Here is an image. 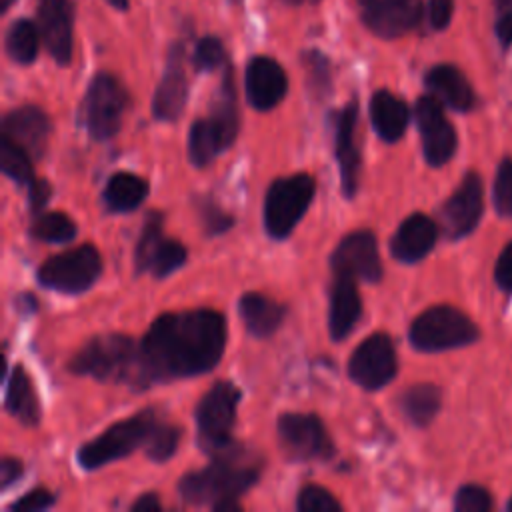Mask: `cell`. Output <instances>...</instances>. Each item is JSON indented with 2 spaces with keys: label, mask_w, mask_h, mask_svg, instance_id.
I'll use <instances>...</instances> for the list:
<instances>
[{
  "label": "cell",
  "mask_w": 512,
  "mask_h": 512,
  "mask_svg": "<svg viewBox=\"0 0 512 512\" xmlns=\"http://www.w3.org/2000/svg\"><path fill=\"white\" fill-rule=\"evenodd\" d=\"M228 340L226 318L212 308L160 314L138 344V388L210 372Z\"/></svg>",
  "instance_id": "6da1fadb"
},
{
  "label": "cell",
  "mask_w": 512,
  "mask_h": 512,
  "mask_svg": "<svg viewBox=\"0 0 512 512\" xmlns=\"http://www.w3.org/2000/svg\"><path fill=\"white\" fill-rule=\"evenodd\" d=\"M260 478V468L242 458V448L216 456L202 470L188 472L178 482L182 500L190 504H216L224 498H238Z\"/></svg>",
  "instance_id": "7a4b0ae2"
},
{
  "label": "cell",
  "mask_w": 512,
  "mask_h": 512,
  "mask_svg": "<svg viewBox=\"0 0 512 512\" xmlns=\"http://www.w3.org/2000/svg\"><path fill=\"white\" fill-rule=\"evenodd\" d=\"M68 370L76 376H90L100 382H130L138 386V344L126 334L92 336L70 358Z\"/></svg>",
  "instance_id": "3957f363"
},
{
  "label": "cell",
  "mask_w": 512,
  "mask_h": 512,
  "mask_svg": "<svg viewBox=\"0 0 512 512\" xmlns=\"http://www.w3.org/2000/svg\"><path fill=\"white\" fill-rule=\"evenodd\" d=\"M238 402L240 390L230 380L214 382V386L200 398L194 418L198 428V446L208 456L216 458L240 450L232 440Z\"/></svg>",
  "instance_id": "277c9868"
},
{
  "label": "cell",
  "mask_w": 512,
  "mask_h": 512,
  "mask_svg": "<svg viewBox=\"0 0 512 512\" xmlns=\"http://www.w3.org/2000/svg\"><path fill=\"white\" fill-rule=\"evenodd\" d=\"M158 424L154 410H140L130 418L108 426L100 436L86 442L78 450V464L84 470H96L108 462L120 460L146 444L152 428Z\"/></svg>",
  "instance_id": "5b68a950"
},
{
  "label": "cell",
  "mask_w": 512,
  "mask_h": 512,
  "mask_svg": "<svg viewBox=\"0 0 512 512\" xmlns=\"http://www.w3.org/2000/svg\"><path fill=\"white\" fill-rule=\"evenodd\" d=\"M316 192L310 174H292L276 178L264 198V226L270 238L284 240L292 234L300 218L306 214Z\"/></svg>",
  "instance_id": "8992f818"
},
{
  "label": "cell",
  "mask_w": 512,
  "mask_h": 512,
  "mask_svg": "<svg viewBox=\"0 0 512 512\" xmlns=\"http://www.w3.org/2000/svg\"><path fill=\"white\" fill-rule=\"evenodd\" d=\"M410 342L422 352H442L472 344L478 338L476 324L454 306H432L410 324Z\"/></svg>",
  "instance_id": "52a82bcc"
},
{
  "label": "cell",
  "mask_w": 512,
  "mask_h": 512,
  "mask_svg": "<svg viewBox=\"0 0 512 512\" xmlns=\"http://www.w3.org/2000/svg\"><path fill=\"white\" fill-rule=\"evenodd\" d=\"M126 106L128 92L122 82L110 72H98L80 104V122L90 138L110 140L120 130Z\"/></svg>",
  "instance_id": "ba28073f"
},
{
  "label": "cell",
  "mask_w": 512,
  "mask_h": 512,
  "mask_svg": "<svg viewBox=\"0 0 512 512\" xmlns=\"http://www.w3.org/2000/svg\"><path fill=\"white\" fill-rule=\"evenodd\" d=\"M102 272V256L92 244H80L44 260L38 268V282L64 294L86 292Z\"/></svg>",
  "instance_id": "9c48e42d"
},
{
  "label": "cell",
  "mask_w": 512,
  "mask_h": 512,
  "mask_svg": "<svg viewBox=\"0 0 512 512\" xmlns=\"http://www.w3.org/2000/svg\"><path fill=\"white\" fill-rule=\"evenodd\" d=\"M276 430L280 448L290 460L310 462L334 456V442L322 420L314 414L284 412L276 422Z\"/></svg>",
  "instance_id": "30bf717a"
},
{
  "label": "cell",
  "mask_w": 512,
  "mask_h": 512,
  "mask_svg": "<svg viewBox=\"0 0 512 512\" xmlns=\"http://www.w3.org/2000/svg\"><path fill=\"white\" fill-rule=\"evenodd\" d=\"M396 372V348L386 332H374L362 340L348 360V376L364 390H378L386 386Z\"/></svg>",
  "instance_id": "8fae6325"
},
{
  "label": "cell",
  "mask_w": 512,
  "mask_h": 512,
  "mask_svg": "<svg viewBox=\"0 0 512 512\" xmlns=\"http://www.w3.org/2000/svg\"><path fill=\"white\" fill-rule=\"evenodd\" d=\"M330 266L334 276L378 282L382 278V262L376 236L370 230H354L346 234L334 248Z\"/></svg>",
  "instance_id": "7c38bea8"
},
{
  "label": "cell",
  "mask_w": 512,
  "mask_h": 512,
  "mask_svg": "<svg viewBox=\"0 0 512 512\" xmlns=\"http://www.w3.org/2000/svg\"><path fill=\"white\" fill-rule=\"evenodd\" d=\"M332 136H334V156L340 170V186L346 198H354L360 182V148L356 142V124H358V102L350 100L340 110H334L330 116Z\"/></svg>",
  "instance_id": "4fadbf2b"
},
{
  "label": "cell",
  "mask_w": 512,
  "mask_h": 512,
  "mask_svg": "<svg viewBox=\"0 0 512 512\" xmlns=\"http://www.w3.org/2000/svg\"><path fill=\"white\" fill-rule=\"evenodd\" d=\"M414 118L422 138V152L430 166L446 164L456 150V132L444 116L438 98L420 96L414 106Z\"/></svg>",
  "instance_id": "5bb4252c"
},
{
  "label": "cell",
  "mask_w": 512,
  "mask_h": 512,
  "mask_svg": "<svg viewBox=\"0 0 512 512\" xmlns=\"http://www.w3.org/2000/svg\"><path fill=\"white\" fill-rule=\"evenodd\" d=\"M482 214V182L478 174L468 172L440 210L442 230L450 240L470 234Z\"/></svg>",
  "instance_id": "9a60e30c"
},
{
  "label": "cell",
  "mask_w": 512,
  "mask_h": 512,
  "mask_svg": "<svg viewBox=\"0 0 512 512\" xmlns=\"http://www.w3.org/2000/svg\"><path fill=\"white\" fill-rule=\"evenodd\" d=\"M362 20L380 38H398L410 32L422 14L420 0H358Z\"/></svg>",
  "instance_id": "2e32d148"
},
{
  "label": "cell",
  "mask_w": 512,
  "mask_h": 512,
  "mask_svg": "<svg viewBox=\"0 0 512 512\" xmlns=\"http://www.w3.org/2000/svg\"><path fill=\"white\" fill-rule=\"evenodd\" d=\"M188 100V78L184 68V48L182 44H172L162 80L154 92L152 114L156 120L174 122L184 112Z\"/></svg>",
  "instance_id": "e0dca14e"
},
{
  "label": "cell",
  "mask_w": 512,
  "mask_h": 512,
  "mask_svg": "<svg viewBox=\"0 0 512 512\" xmlns=\"http://www.w3.org/2000/svg\"><path fill=\"white\" fill-rule=\"evenodd\" d=\"M244 88L248 104L260 112L278 106L288 92V78L284 68L268 56H254L244 74Z\"/></svg>",
  "instance_id": "ac0fdd59"
},
{
  "label": "cell",
  "mask_w": 512,
  "mask_h": 512,
  "mask_svg": "<svg viewBox=\"0 0 512 512\" xmlns=\"http://www.w3.org/2000/svg\"><path fill=\"white\" fill-rule=\"evenodd\" d=\"M74 6L70 0H40L38 28L50 56L66 66L72 58Z\"/></svg>",
  "instance_id": "d6986e66"
},
{
  "label": "cell",
  "mask_w": 512,
  "mask_h": 512,
  "mask_svg": "<svg viewBox=\"0 0 512 512\" xmlns=\"http://www.w3.org/2000/svg\"><path fill=\"white\" fill-rule=\"evenodd\" d=\"M50 128L46 112L32 104L10 110L2 120V136L22 146L32 158H40L46 152Z\"/></svg>",
  "instance_id": "ffe728a7"
},
{
  "label": "cell",
  "mask_w": 512,
  "mask_h": 512,
  "mask_svg": "<svg viewBox=\"0 0 512 512\" xmlns=\"http://www.w3.org/2000/svg\"><path fill=\"white\" fill-rule=\"evenodd\" d=\"M438 228L432 218L426 214H410L400 222L396 228L392 240H390V252L396 260L412 264L422 260L436 244Z\"/></svg>",
  "instance_id": "44dd1931"
},
{
  "label": "cell",
  "mask_w": 512,
  "mask_h": 512,
  "mask_svg": "<svg viewBox=\"0 0 512 512\" xmlns=\"http://www.w3.org/2000/svg\"><path fill=\"white\" fill-rule=\"evenodd\" d=\"M362 316V300L356 288V280L350 276H334L330 286L328 306V330L334 342L344 340L358 324Z\"/></svg>",
  "instance_id": "7402d4cb"
},
{
  "label": "cell",
  "mask_w": 512,
  "mask_h": 512,
  "mask_svg": "<svg viewBox=\"0 0 512 512\" xmlns=\"http://www.w3.org/2000/svg\"><path fill=\"white\" fill-rule=\"evenodd\" d=\"M424 84L434 98L452 110L466 112L474 106V90L470 82L452 64L432 66L424 76Z\"/></svg>",
  "instance_id": "603a6c76"
},
{
  "label": "cell",
  "mask_w": 512,
  "mask_h": 512,
  "mask_svg": "<svg viewBox=\"0 0 512 512\" xmlns=\"http://www.w3.org/2000/svg\"><path fill=\"white\" fill-rule=\"evenodd\" d=\"M238 314L254 338H268L282 326L286 308L260 292H246L238 300Z\"/></svg>",
  "instance_id": "cb8c5ba5"
},
{
  "label": "cell",
  "mask_w": 512,
  "mask_h": 512,
  "mask_svg": "<svg viewBox=\"0 0 512 512\" xmlns=\"http://www.w3.org/2000/svg\"><path fill=\"white\" fill-rule=\"evenodd\" d=\"M410 110L402 98L388 90L374 92L370 100V122L384 142H396L404 136Z\"/></svg>",
  "instance_id": "d4e9b609"
},
{
  "label": "cell",
  "mask_w": 512,
  "mask_h": 512,
  "mask_svg": "<svg viewBox=\"0 0 512 512\" xmlns=\"http://www.w3.org/2000/svg\"><path fill=\"white\" fill-rule=\"evenodd\" d=\"M212 128L216 130L224 150L230 148L238 136L240 130V114H238V102H236V88H234V76L232 68L226 66V72L222 76L220 88L212 100L210 116H208Z\"/></svg>",
  "instance_id": "484cf974"
},
{
  "label": "cell",
  "mask_w": 512,
  "mask_h": 512,
  "mask_svg": "<svg viewBox=\"0 0 512 512\" xmlns=\"http://www.w3.org/2000/svg\"><path fill=\"white\" fill-rule=\"evenodd\" d=\"M6 410L20 420L24 426H36L40 420V402L36 396V388L26 374L24 366L16 364L6 382Z\"/></svg>",
  "instance_id": "4316f807"
},
{
  "label": "cell",
  "mask_w": 512,
  "mask_h": 512,
  "mask_svg": "<svg viewBox=\"0 0 512 512\" xmlns=\"http://www.w3.org/2000/svg\"><path fill=\"white\" fill-rule=\"evenodd\" d=\"M148 196V182L132 172H116L108 178L102 198L112 212H132Z\"/></svg>",
  "instance_id": "83f0119b"
},
{
  "label": "cell",
  "mask_w": 512,
  "mask_h": 512,
  "mask_svg": "<svg viewBox=\"0 0 512 512\" xmlns=\"http://www.w3.org/2000/svg\"><path fill=\"white\" fill-rule=\"evenodd\" d=\"M440 388L434 384H414L406 388L400 396V408L404 416L416 424L426 426L434 420L436 412L440 410Z\"/></svg>",
  "instance_id": "f1b7e54d"
},
{
  "label": "cell",
  "mask_w": 512,
  "mask_h": 512,
  "mask_svg": "<svg viewBox=\"0 0 512 512\" xmlns=\"http://www.w3.org/2000/svg\"><path fill=\"white\" fill-rule=\"evenodd\" d=\"M40 28L28 18L14 20L6 32V52L18 64H32L40 48Z\"/></svg>",
  "instance_id": "f546056e"
},
{
  "label": "cell",
  "mask_w": 512,
  "mask_h": 512,
  "mask_svg": "<svg viewBox=\"0 0 512 512\" xmlns=\"http://www.w3.org/2000/svg\"><path fill=\"white\" fill-rule=\"evenodd\" d=\"M224 150L216 130L208 118H198L192 122L188 132V158L194 166H208Z\"/></svg>",
  "instance_id": "4dcf8cb0"
},
{
  "label": "cell",
  "mask_w": 512,
  "mask_h": 512,
  "mask_svg": "<svg viewBox=\"0 0 512 512\" xmlns=\"http://www.w3.org/2000/svg\"><path fill=\"white\" fill-rule=\"evenodd\" d=\"M30 234L42 242L64 244L76 236V224L64 212H46L34 218L30 226Z\"/></svg>",
  "instance_id": "1f68e13d"
},
{
  "label": "cell",
  "mask_w": 512,
  "mask_h": 512,
  "mask_svg": "<svg viewBox=\"0 0 512 512\" xmlns=\"http://www.w3.org/2000/svg\"><path fill=\"white\" fill-rule=\"evenodd\" d=\"M0 168L8 178L18 184L30 186L36 180L32 170V156L6 136H2L0 142Z\"/></svg>",
  "instance_id": "d6a6232c"
},
{
  "label": "cell",
  "mask_w": 512,
  "mask_h": 512,
  "mask_svg": "<svg viewBox=\"0 0 512 512\" xmlns=\"http://www.w3.org/2000/svg\"><path fill=\"white\" fill-rule=\"evenodd\" d=\"M186 258H188V252H186L184 244L164 236V240L160 242V246L152 254L146 270L154 278H166L172 272H176L178 268H182L186 264Z\"/></svg>",
  "instance_id": "836d02e7"
},
{
  "label": "cell",
  "mask_w": 512,
  "mask_h": 512,
  "mask_svg": "<svg viewBox=\"0 0 512 512\" xmlns=\"http://www.w3.org/2000/svg\"><path fill=\"white\" fill-rule=\"evenodd\" d=\"M162 214L160 212H148L138 244H136V252H134V264L138 272H144L152 254L156 252V248L160 246V242L164 240L162 234Z\"/></svg>",
  "instance_id": "e575fe53"
},
{
  "label": "cell",
  "mask_w": 512,
  "mask_h": 512,
  "mask_svg": "<svg viewBox=\"0 0 512 512\" xmlns=\"http://www.w3.org/2000/svg\"><path fill=\"white\" fill-rule=\"evenodd\" d=\"M180 436H182V430L174 424H166V422H158L146 444H144V450H146V456L154 462H166L168 458L174 456L176 448H178V442H180Z\"/></svg>",
  "instance_id": "d590c367"
},
{
  "label": "cell",
  "mask_w": 512,
  "mask_h": 512,
  "mask_svg": "<svg viewBox=\"0 0 512 512\" xmlns=\"http://www.w3.org/2000/svg\"><path fill=\"white\" fill-rule=\"evenodd\" d=\"M302 66L306 68L308 90L316 98H324L330 92V86H332L328 58L318 50H306L302 54Z\"/></svg>",
  "instance_id": "8d00e7d4"
},
{
  "label": "cell",
  "mask_w": 512,
  "mask_h": 512,
  "mask_svg": "<svg viewBox=\"0 0 512 512\" xmlns=\"http://www.w3.org/2000/svg\"><path fill=\"white\" fill-rule=\"evenodd\" d=\"M196 208L202 220V226L208 236H218L228 232L234 226V216L228 214L224 208H220L212 198H198Z\"/></svg>",
  "instance_id": "74e56055"
},
{
  "label": "cell",
  "mask_w": 512,
  "mask_h": 512,
  "mask_svg": "<svg viewBox=\"0 0 512 512\" xmlns=\"http://www.w3.org/2000/svg\"><path fill=\"white\" fill-rule=\"evenodd\" d=\"M296 508L300 512H340L342 504L322 486L306 484L296 498Z\"/></svg>",
  "instance_id": "f35d334b"
},
{
  "label": "cell",
  "mask_w": 512,
  "mask_h": 512,
  "mask_svg": "<svg viewBox=\"0 0 512 512\" xmlns=\"http://www.w3.org/2000/svg\"><path fill=\"white\" fill-rule=\"evenodd\" d=\"M224 46L216 36H204L198 40L194 54H192V66L196 72H210L224 64Z\"/></svg>",
  "instance_id": "ab89813d"
},
{
  "label": "cell",
  "mask_w": 512,
  "mask_h": 512,
  "mask_svg": "<svg viewBox=\"0 0 512 512\" xmlns=\"http://www.w3.org/2000/svg\"><path fill=\"white\" fill-rule=\"evenodd\" d=\"M494 204L502 216L512 218V160L504 158L496 172Z\"/></svg>",
  "instance_id": "60d3db41"
},
{
  "label": "cell",
  "mask_w": 512,
  "mask_h": 512,
  "mask_svg": "<svg viewBox=\"0 0 512 512\" xmlns=\"http://www.w3.org/2000/svg\"><path fill=\"white\" fill-rule=\"evenodd\" d=\"M454 508L458 512H488L492 508V498L486 488L466 484L456 492Z\"/></svg>",
  "instance_id": "b9f144b4"
},
{
  "label": "cell",
  "mask_w": 512,
  "mask_h": 512,
  "mask_svg": "<svg viewBox=\"0 0 512 512\" xmlns=\"http://www.w3.org/2000/svg\"><path fill=\"white\" fill-rule=\"evenodd\" d=\"M494 30L498 42L508 48L512 44V0H496L494 2Z\"/></svg>",
  "instance_id": "7bdbcfd3"
},
{
  "label": "cell",
  "mask_w": 512,
  "mask_h": 512,
  "mask_svg": "<svg viewBox=\"0 0 512 512\" xmlns=\"http://www.w3.org/2000/svg\"><path fill=\"white\" fill-rule=\"evenodd\" d=\"M54 502H56V496L50 490L34 488L30 492H26L20 500H16L12 504V510H16V512H38V510H46Z\"/></svg>",
  "instance_id": "ee69618b"
},
{
  "label": "cell",
  "mask_w": 512,
  "mask_h": 512,
  "mask_svg": "<svg viewBox=\"0 0 512 512\" xmlns=\"http://www.w3.org/2000/svg\"><path fill=\"white\" fill-rule=\"evenodd\" d=\"M454 12V0H428V24L432 30H444Z\"/></svg>",
  "instance_id": "f6af8a7d"
},
{
  "label": "cell",
  "mask_w": 512,
  "mask_h": 512,
  "mask_svg": "<svg viewBox=\"0 0 512 512\" xmlns=\"http://www.w3.org/2000/svg\"><path fill=\"white\" fill-rule=\"evenodd\" d=\"M494 276H496V282L502 290L512 292V242H508L504 246V250L500 252Z\"/></svg>",
  "instance_id": "bcb514c9"
},
{
  "label": "cell",
  "mask_w": 512,
  "mask_h": 512,
  "mask_svg": "<svg viewBox=\"0 0 512 512\" xmlns=\"http://www.w3.org/2000/svg\"><path fill=\"white\" fill-rule=\"evenodd\" d=\"M28 188H30V192H28L30 210L32 212H40L48 204V200L52 196V186L46 180H34Z\"/></svg>",
  "instance_id": "7dc6e473"
},
{
  "label": "cell",
  "mask_w": 512,
  "mask_h": 512,
  "mask_svg": "<svg viewBox=\"0 0 512 512\" xmlns=\"http://www.w3.org/2000/svg\"><path fill=\"white\" fill-rule=\"evenodd\" d=\"M22 476V462L16 458H2L0 464V488L6 490Z\"/></svg>",
  "instance_id": "c3c4849f"
},
{
  "label": "cell",
  "mask_w": 512,
  "mask_h": 512,
  "mask_svg": "<svg viewBox=\"0 0 512 512\" xmlns=\"http://www.w3.org/2000/svg\"><path fill=\"white\" fill-rule=\"evenodd\" d=\"M160 508H162V504L156 494H142L130 506L132 512H158Z\"/></svg>",
  "instance_id": "681fc988"
},
{
  "label": "cell",
  "mask_w": 512,
  "mask_h": 512,
  "mask_svg": "<svg viewBox=\"0 0 512 512\" xmlns=\"http://www.w3.org/2000/svg\"><path fill=\"white\" fill-rule=\"evenodd\" d=\"M212 510H216V512H228V510H240V502H238V498H224V500H220V502H216V504H212Z\"/></svg>",
  "instance_id": "f907efd6"
},
{
  "label": "cell",
  "mask_w": 512,
  "mask_h": 512,
  "mask_svg": "<svg viewBox=\"0 0 512 512\" xmlns=\"http://www.w3.org/2000/svg\"><path fill=\"white\" fill-rule=\"evenodd\" d=\"M284 4H292V6H302V4H316L318 0H282Z\"/></svg>",
  "instance_id": "816d5d0a"
},
{
  "label": "cell",
  "mask_w": 512,
  "mask_h": 512,
  "mask_svg": "<svg viewBox=\"0 0 512 512\" xmlns=\"http://www.w3.org/2000/svg\"><path fill=\"white\" fill-rule=\"evenodd\" d=\"M116 10H126L128 8V0H108Z\"/></svg>",
  "instance_id": "f5cc1de1"
},
{
  "label": "cell",
  "mask_w": 512,
  "mask_h": 512,
  "mask_svg": "<svg viewBox=\"0 0 512 512\" xmlns=\"http://www.w3.org/2000/svg\"><path fill=\"white\" fill-rule=\"evenodd\" d=\"M14 2H16V0H0V10H2V12H6Z\"/></svg>",
  "instance_id": "db71d44e"
},
{
  "label": "cell",
  "mask_w": 512,
  "mask_h": 512,
  "mask_svg": "<svg viewBox=\"0 0 512 512\" xmlns=\"http://www.w3.org/2000/svg\"><path fill=\"white\" fill-rule=\"evenodd\" d=\"M508 510H510V512H512V500H510V502H508Z\"/></svg>",
  "instance_id": "11a10c76"
}]
</instances>
